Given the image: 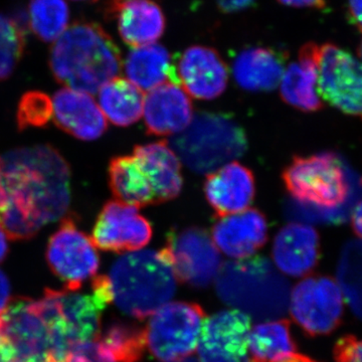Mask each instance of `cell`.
<instances>
[{
    "instance_id": "obj_18",
    "label": "cell",
    "mask_w": 362,
    "mask_h": 362,
    "mask_svg": "<svg viewBox=\"0 0 362 362\" xmlns=\"http://www.w3.org/2000/svg\"><path fill=\"white\" fill-rule=\"evenodd\" d=\"M214 245L230 258H250L268 240V223L263 213L247 209L220 218L211 230Z\"/></svg>"
},
{
    "instance_id": "obj_39",
    "label": "cell",
    "mask_w": 362,
    "mask_h": 362,
    "mask_svg": "<svg viewBox=\"0 0 362 362\" xmlns=\"http://www.w3.org/2000/svg\"><path fill=\"white\" fill-rule=\"evenodd\" d=\"M11 299V284L6 274L0 270V315L6 310Z\"/></svg>"
},
{
    "instance_id": "obj_27",
    "label": "cell",
    "mask_w": 362,
    "mask_h": 362,
    "mask_svg": "<svg viewBox=\"0 0 362 362\" xmlns=\"http://www.w3.org/2000/svg\"><path fill=\"white\" fill-rule=\"evenodd\" d=\"M108 175L109 185L118 202L136 207L156 204L148 177L134 154L114 157Z\"/></svg>"
},
{
    "instance_id": "obj_33",
    "label": "cell",
    "mask_w": 362,
    "mask_h": 362,
    "mask_svg": "<svg viewBox=\"0 0 362 362\" xmlns=\"http://www.w3.org/2000/svg\"><path fill=\"white\" fill-rule=\"evenodd\" d=\"M52 117V100L39 90L25 93L18 104V129H28L30 127H42Z\"/></svg>"
},
{
    "instance_id": "obj_3",
    "label": "cell",
    "mask_w": 362,
    "mask_h": 362,
    "mask_svg": "<svg viewBox=\"0 0 362 362\" xmlns=\"http://www.w3.org/2000/svg\"><path fill=\"white\" fill-rule=\"evenodd\" d=\"M49 68L66 88L95 94L119 77L123 59L118 45L101 25L78 21L52 45Z\"/></svg>"
},
{
    "instance_id": "obj_2",
    "label": "cell",
    "mask_w": 362,
    "mask_h": 362,
    "mask_svg": "<svg viewBox=\"0 0 362 362\" xmlns=\"http://www.w3.org/2000/svg\"><path fill=\"white\" fill-rule=\"evenodd\" d=\"M282 178L295 199L286 209L296 221L341 223L362 190L361 176L332 152L295 156Z\"/></svg>"
},
{
    "instance_id": "obj_11",
    "label": "cell",
    "mask_w": 362,
    "mask_h": 362,
    "mask_svg": "<svg viewBox=\"0 0 362 362\" xmlns=\"http://www.w3.org/2000/svg\"><path fill=\"white\" fill-rule=\"evenodd\" d=\"M317 90L331 106L362 118V62L337 45H320Z\"/></svg>"
},
{
    "instance_id": "obj_10",
    "label": "cell",
    "mask_w": 362,
    "mask_h": 362,
    "mask_svg": "<svg viewBox=\"0 0 362 362\" xmlns=\"http://www.w3.org/2000/svg\"><path fill=\"white\" fill-rule=\"evenodd\" d=\"M290 313L308 337L328 335L341 324L344 300L332 278L312 276L295 286L290 294Z\"/></svg>"
},
{
    "instance_id": "obj_12",
    "label": "cell",
    "mask_w": 362,
    "mask_h": 362,
    "mask_svg": "<svg viewBox=\"0 0 362 362\" xmlns=\"http://www.w3.org/2000/svg\"><path fill=\"white\" fill-rule=\"evenodd\" d=\"M0 340L13 349L18 362H57L51 333L37 301L20 299L0 315Z\"/></svg>"
},
{
    "instance_id": "obj_21",
    "label": "cell",
    "mask_w": 362,
    "mask_h": 362,
    "mask_svg": "<svg viewBox=\"0 0 362 362\" xmlns=\"http://www.w3.org/2000/svg\"><path fill=\"white\" fill-rule=\"evenodd\" d=\"M54 123L66 133L92 141L101 137L107 130V119L99 105L89 93L64 88L52 99Z\"/></svg>"
},
{
    "instance_id": "obj_5",
    "label": "cell",
    "mask_w": 362,
    "mask_h": 362,
    "mask_svg": "<svg viewBox=\"0 0 362 362\" xmlns=\"http://www.w3.org/2000/svg\"><path fill=\"white\" fill-rule=\"evenodd\" d=\"M223 303L256 320H275L289 306L290 285L268 259L254 257L226 262L216 278Z\"/></svg>"
},
{
    "instance_id": "obj_37",
    "label": "cell",
    "mask_w": 362,
    "mask_h": 362,
    "mask_svg": "<svg viewBox=\"0 0 362 362\" xmlns=\"http://www.w3.org/2000/svg\"><path fill=\"white\" fill-rule=\"evenodd\" d=\"M347 16L350 23L362 33V0H349Z\"/></svg>"
},
{
    "instance_id": "obj_17",
    "label": "cell",
    "mask_w": 362,
    "mask_h": 362,
    "mask_svg": "<svg viewBox=\"0 0 362 362\" xmlns=\"http://www.w3.org/2000/svg\"><path fill=\"white\" fill-rule=\"evenodd\" d=\"M105 14L115 21L121 39L133 49L156 44L165 32L160 0H106Z\"/></svg>"
},
{
    "instance_id": "obj_34",
    "label": "cell",
    "mask_w": 362,
    "mask_h": 362,
    "mask_svg": "<svg viewBox=\"0 0 362 362\" xmlns=\"http://www.w3.org/2000/svg\"><path fill=\"white\" fill-rule=\"evenodd\" d=\"M63 362H115L99 341L78 345L71 350Z\"/></svg>"
},
{
    "instance_id": "obj_28",
    "label": "cell",
    "mask_w": 362,
    "mask_h": 362,
    "mask_svg": "<svg viewBox=\"0 0 362 362\" xmlns=\"http://www.w3.org/2000/svg\"><path fill=\"white\" fill-rule=\"evenodd\" d=\"M99 107L106 119L119 127L139 121L144 106V92L127 78L117 77L100 88Z\"/></svg>"
},
{
    "instance_id": "obj_13",
    "label": "cell",
    "mask_w": 362,
    "mask_h": 362,
    "mask_svg": "<svg viewBox=\"0 0 362 362\" xmlns=\"http://www.w3.org/2000/svg\"><path fill=\"white\" fill-rule=\"evenodd\" d=\"M47 259L52 273L70 290L81 289L83 283L96 275L100 266L92 239L78 230L71 216L63 218L49 238Z\"/></svg>"
},
{
    "instance_id": "obj_35",
    "label": "cell",
    "mask_w": 362,
    "mask_h": 362,
    "mask_svg": "<svg viewBox=\"0 0 362 362\" xmlns=\"http://www.w3.org/2000/svg\"><path fill=\"white\" fill-rule=\"evenodd\" d=\"M335 362H362V339L356 335L340 337L334 345Z\"/></svg>"
},
{
    "instance_id": "obj_25",
    "label": "cell",
    "mask_w": 362,
    "mask_h": 362,
    "mask_svg": "<svg viewBox=\"0 0 362 362\" xmlns=\"http://www.w3.org/2000/svg\"><path fill=\"white\" fill-rule=\"evenodd\" d=\"M286 56L269 47H250L238 54L233 64L235 82L251 92H269L280 84Z\"/></svg>"
},
{
    "instance_id": "obj_36",
    "label": "cell",
    "mask_w": 362,
    "mask_h": 362,
    "mask_svg": "<svg viewBox=\"0 0 362 362\" xmlns=\"http://www.w3.org/2000/svg\"><path fill=\"white\" fill-rule=\"evenodd\" d=\"M256 0H218V8L226 13H238L252 6Z\"/></svg>"
},
{
    "instance_id": "obj_7",
    "label": "cell",
    "mask_w": 362,
    "mask_h": 362,
    "mask_svg": "<svg viewBox=\"0 0 362 362\" xmlns=\"http://www.w3.org/2000/svg\"><path fill=\"white\" fill-rule=\"evenodd\" d=\"M169 146L190 170L209 175L246 152V133L225 114L199 112Z\"/></svg>"
},
{
    "instance_id": "obj_38",
    "label": "cell",
    "mask_w": 362,
    "mask_h": 362,
    "mask_svg": "<svg viewBox=\"0 0 362 362\" xmlns=\"http://www.w3.org/2000/svg\"><path fill=\"white\" fill-rule=\"evenodd\" d=\"M286 6L296 7V8H317L323 9L326 6V0H278Z\"/></svg>"
},
{
    "instance_id": "obj_16",
    "label": "cell",
    "mask_w": 362,
    "mask_h": 362,
    "mask_svg": "<svg viewBox=\"0 0 362 362\" xmlns=\"http://www.w3.org/2000/svg\"><path fill=\"white\" fill-rule=\"evenodd\" d=\"M175 70L176 83L195 99H216L228 86V66L213 47H188L178 58Z\"/></svg>"
},
{
    "instance_id": "obj_19",
    "label": "cell",
    "mask_w": 362,
    "mask_h": 362,
    "mask_svg": "<svg viewBox=\"0 0 362 362\" xmlns=\"http://www.w3.org/2000/svg\"><path fill=\"white\" fill-rule=\"evenodd\" d=\"M143 114L149 134L176 135L192 122L194 107L189 95L180 85L168 82L149 90Z\"/></svg>"
},
{
    "instance_id": "obj_46",
    "label": "cell",
    "mask_w": 362,
    "mask_h": 362,
    "mask_svg": "<svg viewBox=\"0 0 362 362\" xmlns=\"http://www.w3.org/2000/svg\"><path fill=\"white\" fill-rule=\"evenodd\" d=\"M74 1H96V0H74Z\"/></svg>"
},
{
    "instance_id": "obj_31",
    "label": "cell",
    "mask_w": 362,
    "mask_h": 362,
    "mask_svg": "<svg viewBox=\"0 0 362 362\" xmlns=\"http://www.w3.org/2000/svg\"><path fill=\"white\" fill-rule=\"evenodd\" d=\"M69 21L70 9L66 0H30L28 23L42 42H56L69 28Z\"/></svg>"
},
{
    "instance_id": "obj_15",
    "label": "cell",
    "mask_w": 362,
    "mask_h": 362,
    "mask_svg": "<svg viewBox=\"0 0 362 362\" xmlns=\"http://www.w3.org/2000/svg\"><path fill=\"white\" fill-rule=\"evenodd\" d=\"M152 233L151 223L138 207L111 201L100 211L90 239L98 249L121 254L147 246Z\"/></svg>"
},
{
    "instance_id": "obj_4",
    "label": "cell",
    "mask_w": 362,
    "mask_h": 362,
    "mask_svg": "<svg viewBox=\"0 0 362 362\" xmlns=\"http://www.w3.org/2000/svg\"><path fill=\"white\" fill-rule=\"evenodd\" d=\"M80 290V289H78ZM78 290H45L37 306L51 333L54 361L63 362L78 345L96 341L102 312L112 302L107 276L93 281L92 292Z\"/></svg>"
},
{
    "instance_id": "obj_40",
    "label": "cell",
    "mask_w": 362,
    "mask_h": 362,
    "mask_svg": "<svg viewBox=\"0 0 362 362\" xmlns=\"http://www.w3.org/2000/svg\"><path fill=\"white\" fill-rule=\"evenodd\" d=\"M351 223L354 233L362 238V201L356 204L352 211Z\"/></svg>"
},
{
    "instance_id": "obj_26",
    "label": "cell",
    "mask_w": 362,
    "mask_h": 362,
    "mask_svg": "<svg viewBox=\"0 0 362 362\" xmlns=\"http://www.w3.org/2000/svg\"><path fill=\"white\" fill-rule=\"evenodd\" d=\"M123 66L128 80L142 92H149L164 83H176L170 54L161 45L134 47L128 54Z\"/></svg>"
},
{
    "instance_id": "obj_29",
    "label": "cell",
    "mask_w": 362,
    "mask_h": 362,
    "mask_svg": "<svg viewBox=\"0 0 362 362\" xmlns=\"http://www.w3.org/2000/svg\"><path fill=\"white\" fill-rule=\"evenodd\" d=\"M289 321L267 320L254 326L249 337L250 362H273L296 351Z\"/></svg>"
},
{
    "instance_id": "obj_32",
    "label": "cell",
    "mask_w": 362,
    "mask_h": 362,
    "mask_svg": "<svg viewBox=\"0 0 362 362\" xmlns=\"http://www.w3.org/2000/svg\"><path fill=\"white\" fill-rule=\"evenodd\" d=\"M25 35L13 18L0 13V81L8 78L23 59Z\"/></svg>"
},
{
    "instance_id": "obj_14",
    "label": "cell",
    "mask_w": 362,
    "mask_h": 362,
    "mask_svg": "<svg viewBox=\"0 0 362 362\" xmlns=\"http://www.w3.org/2000/svg\"><path fill=\"white\" fill-rule=\"evenodd\" d=\"M251 329V318L235 309L209 317L197 344L199 362H250Z\"/></svg>"
},
{
    "instance_id": "obj_8",
    "label": "cell",
    "mask_w": 362,
    "mask_h": 362,
    "mask_svg": "<svg viewBox=\"0 0 362 362\" xmlns=\"http://www.w3.org/2000/svg\"><path fill=\"white\" fill-rule=\"evenodd\" d=\"M206 313L192 302H171L150 318L145 328L150 354L157 361L175 362L192 356L199 344Z\"/></svg>"
},
{
    "instance_id": "obj_24",
    "label": "cell",
    "mask_w": 362,
    "mask_h": 362,
    "mask_svg": "<svg viewBox=\"0 0 362 362\" xmlns=\"http://www.w3.org/2000/svg\"><path fill=\"white\" fill-rule=\"evenodd\" d=\"M133 154L148 177L156 204L173 201L180 195L183 185L181 163L168 142L137 145Z\"/></svg>"
},
{
    "instance_id": "obj_20",
    "label": "cell",
    "mask_w": 362,
    "mask_h": 362,
    "mask_svg": "<svg viewBox=\"0 0 362 362\" xmlns=\"http://www.w3.org/2000/svg\"><path fill=\"white\" fill-rule=\"evenodd\" d=\"M204 192L216 216L223 218L249 209L256 194V183L251 169L239 162H230L207 175Z\"/></svg>"
},
{
    "instance_id": "obj_6",
    "label": "cell",
    "mask_w": 362,
    "mask_h": 362,
    "mask_svg": "<svg viewBox=\"0 0 362 362\" xmlns=\"http://www.w3.org/2000/svg\"><path fill=\"white\" fill-rule=\"evenodd\" d=\"M112 302L133 318L153 315L175 296V274L158 252L135 251L120 257L109 276Z\"/></svg>"
},
{
    "instance_id": "obj_9",
    "label": "cell",
    "mask_w": 362,
    "mask_h": 362,
    "mask_svg": "<svg viewBox=\"0 0 362 362\" xmlns=\"http://www.w3.org/2000/svg\"><path fill=\"white\" fill-rule=\"evenodd\" d=\"M158 252L176 281L194 288L207 287L221 267L220 251L211 235L197 226L169 233L165 246Z\"/></svg>"
},
{
    "instance_id": "obj_45",
    "label": "cell",
    "mask_w": 362,
    "mask_h": 362,
    "mask_svg": "<svg viewBox=\"0 0 362 362\" xmlns=\"http://www.w3.org/2000/svg\"><path fill=\"white\" fill-rule=\"evenodd\" d=\"M358 54H359V57H361V59L362 61V42H361V45H359Z\"/></svg>"
},
{
    "instance_id": "obj_1",
    "label": "cell",
    "mask_w": 362,
    "mask_h": 362,
    "mask_svg": "<svg viewBox=\"0 0 362 362\" xmlns=\"http://www.w3.org/2000/svg\"><path fill=\"white\" fill-rule=\"evenodd\" d=\"M71 202V173L49 145L0 154V226L13 240L32 239L64 218Z\"/></svg>"
},
{
    "instance_id": "obj_41",
    "label": "cell",
    "mask_w": 362,
    "mask_h": 362,
    "mask_svg": "<svg viewBox=\"0 0 362 362\" xmlns=\"http://www.w3.org/2000/svg\"><path fill=\"white\" fill-rule=\"evenodd\" d=\"M14 354L13 349L6 342L0 340V362H14Z\"/></svg>"
},
{
    "instance_id": "obj_43",
    "label": "cell",
    "mask_w": 362,
    "mask_h": 362,
    "mask_svg": "<svg viewBox=\"0 0 362 362\" xmlns=\"http://www.w3.org/2000/svg\"><path fill=\"white\" fill-rule=\"evenodd\" d=\"M8 252V244H7V235L4 228L0 226V263L6 259Z\"/></svg>"
},
{
    "instance_id": "obj_23",
    "label": "cell",
    "mask_w": 362,
    "mask_h": 362,
    "mask_svg": "<svg viewBox=\"0 0 362 362\" xmlns=\"http://www.w3.org/2000/svg\"><path fill=\"white\" fill-rule=\"evenodd\" d=\"M319 45L308 42L301 47L299 57L285 69L281 78L283 101L302 112H316L323 107L317 93Z\"/></svg>"
},
{
    "instance_id": "obj_42",
    "label": "cell",
    "mask_w": 362,
    "mask_h": 362,
    "mask_svg": "<svg viewBox=\"0 0 362 362\" xmlns=\"http://www.w3.org/2000/svg\"><path fill=\"white\" fill-rule=\"evenodd\" d=\"M273 362H317L314 361L311 357L303 356V354H289V356H286L282 357V358L277 359V361Z\"/></svg>"
},
{
    "instance_id": "obj_44",
    "label": "cell",
    "mask_w": 362,
    "mask_h": 362,
    "mask_svg": "<svg viewBox=\"0 0 362 362\" xmlns=\"http://www.w3.org/2000/svg\"><path fill=\"white\" fill-rule=\"evenodd\" d=\"M175 362H199L197 359L192 358V357H188V358L182 359V361H175Z\"/></svg>"
},
{
    "instance_id": "obj_22",
    "label": "cell",
    "mask_w": 362,
    "mask_h": 362,
    "mask_svg": "<svg viewBox=\"0 0 362 362\" xmlns=\"http://www.w3.org/2000/svg\"><path fill=\"white\" fill-rule=\"evenodd\" d=\"M276 268L291 277H304L316 268L320 259V240L315 228L292 223L281 228L273 244Z\"/></svg>"
},
{
    "instance_id": "obj_30",
    "label": "cell",
    "mask_w": 362,
    "mask_h": 362,
    "mask_svg": "<svg viewBox=\"0 0 362 362\" xmlns=\"http://www.w3.org/2000/svg\"><path fill=\"white\" fill-rule=\"evenodd\" d=\"M115 362H139L146 349L145 328L117 321L98 340Z\"/></svg>"
}]
</instances>
